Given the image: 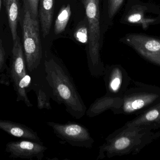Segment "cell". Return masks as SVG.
<instances>
[{"instance_id": "cell-1", "label": "cell", "mask_w": 160, "mask_h": 160, "mask_svg": "<svg viewBox=\"0 0 160 160\" xmlns=\"http://www.w3.org/2000/svg\"><path fill=\"white\" fill-rule=\"evenodd\" d=\"M44 66V85L51 98L60 105L63 104L71 116L81 119L87 108L67 68L53 57L45 59Z\"/></svg>"}, {"instance_id": "cell-2", "label": "cell", "mask_w": 160, "mask_h": 160, "mask_svg": "<svg viewBox=\"0 0 160 160\" xmlns=\"http://www.w3.org/2000/svg\"><path fill=\"white\" fill-rule=\"evenodd\" d=\"M160 137V131L125 124L106 137L99 148L97 160L136 155Z\"/></svg>"}, {"instance_id": "cell-3", "label": "cell", "mask_w": 160, "mask_h": 160, "mask_svg": "<svg viewBox=\"0 0 160 160\" xmlns=\"http://www.w3.org/2000/svg\"><path fill=\"white\" fill-rule=\"evenodd\" d=\"M122 96L118 114L138 116L160 101V87L136 81Z\"/></svg>"}, {"instance_id": "cell-4", "label": "cell", "mask_w": 160, "mask_h": 160, "mask_svg": "<svg viewBox=\"0 0 160 160\" xmlns=\"http://www.w3.org/2000/svg\"><path fill=\"white\" fill-rule=\"evenodd\" d=\"M88 22V68L91 76L99 78L103 75L104 67L100 54L99 0H82Z\"/></svg>"}, {"instance_id": "cell-5", "label": "cell", "mask_w": 160, "mask_h": 160, "mask_svg": "<svg viewBox=\"0 0 160 160\" xmlns=\"http://www.w3.org/2000/svg\"><path fill=\"white\" fill-rule=\"evenodd\" d=\"M22 20L23 49L26 67L32 72L39 66L42 59V49L40 40L38 18H34L26 6L23 5Z\"/></svg>"}, {"instance_id": "cell-6", "label": "cell", "mask_w": 160, "mask_h": 160, "mask_svg": "<svg viewBox=\"0 0 160 160\" xmlns=\"http://www.w3.org/2000/svg\"><path fill=\"white\" fill-rule=\"evenodd\" d=\"M59 139L76 147L90 149L95 142L88 130L82 124L75 122L60 124L47 122Z\"/></svg>"}, {"instance_id": "cell-7", "label": "cell", "mask_w": 160, "mask_h": 160, "mask_svg": "<svg viewBox=\"0 0 160 160\" xmlns=\"http://www.w3.org/2000/svg\"><path fill=\"white\" fill-rule=\"evenodd\" d=\"M106 93L113 97H122L132 81L126 70L119 65L104 67L103 73Z\"/></svg>"}, {"instance_id": "cell-8", "label": "cell", "mask_w": 160, "mask_h": 160, "mask_svg": "<svg viewBox=\"0 0 160 160\" xmlns=\"http://www.w3.org/2000/svg\"><path fill=\"white\" fill-rule=\"evenodd\" d=\"M125 41L146 60L160 66V40L140 34H130Z\"/></svg>"}, {"instance_id": "cell-9", "label": "cell", "mask_w": 160, "mask_h": 160, "mask_svg": "<svg viewBox=\"0 0 160 160\" xmlns=\"http://www.w3.org/2000/svg\"><path fill=\"white\" fill-rule=\"evenodd\" d=\"M48 148L42 142L34 141L11 142L7 144L5 150L13 158L33 159L41 160Z\"/></svg>"}, {"instance_id": "cell-10", "label": "cell", "mask_w": 160, "mask_h": 160, "mask_svg": "<svg viewBox=\"0 0 160 160\" xmlns=\"http://www.w3.org/2000/svg\"><path fill=\"white\" fill-rule=\"evenodd\" d=\"M26 68V61L23 47L20 39L18 36L17 39L13 41L10 66V75L14 88L17 87L21 80L27 74Z\"/></svg>"}, {"instance_id": "cell-11", "label": "cell", "mask_w": 160, "mask_h": 160, "mask_svg": "<svg viewBox=\"0 0 160 160\" xmlns=\"http://www.w3.org/2000/svg\"><path fill=\"white\" fill-rule=\"evenodd\" d=\"M125 124L151 131L160 129V101Z\"/></svg>"}, {"instance_id": "cell-12", "label": "cell", "mask_w": 160, "mask_h": 160, "mask_svg": "<svg viewBox=\"0 0 160 160\" xmlns=\"http://www.w3.org/2000/svg\"><path fill=\"white\" fill-rule=\"evenodd\" d=\"M122 104V98L113 97L105 95L96 99L87 110L86 114L88 117H93L111 110L114 114H118Z\"/></svg>"}, {"instance_id": "cell-13", "label": "cell", "mask_w": 160, "mask_h": 160, "mask_svg": "<svg viewBox=\"0 0 160 160\" xmlns=\"http://www.w3.org/2000/svg\"><path fill=\"white\" fill-rule=\"evenodd\" d=\"M0 130L17 138L42 142L36 132L27 126L19 123L0 120Z\"/></svg>"}, {"instance_id": "cell-14", "label": "cell", "mask_w": 160, "mask_h": 160, "mask_svg": "<svg viewBox=\"0 0 160 160\" xmlns=\"http://www.w3.org/2000/svg\"><path fill=\"white\" fill-rule=\"evenodd\" d=\"M13 41L18 37V23L20 19V0H3Z\"/></svg>"}, {"instance_id": "cell-15", "label": "cell", "mask_w": 160, "mask_h": 160, "mask_svg": "<svg viewBox=\"0 0 160 160\" xmlns=\"http://www.w3.org/2000/svg\"><path fill=\"white\" fill-rule=\"evenodd\" d=\"M38 16L43 36L46 37L49 34L54 11V0H39Z\"/></svg>"}, {"instance_id": "cell-16", "label": "cell", "mask_w": 160, "mask_h": 160, "mask_svg": "<svg viewBox=\"0 0 160 160\" xmlns=\"http://www.w3.org/2000/svg\"><path fill=\"white\" fill-rule=\"evenodd\" d=\"M71 15V8L69 4L61 8L54 24V32L56 34H59L64 31Z\"/></svg>"}, {"instance_id": "cell-17", "label": "cell", "mask_w": 160, "mask_h": 160, "mask_svg": "<svg viewBox=\"0 0 160 160\" xmlns=\"http://www.w3.org/2000/svg\"><path fill=\"white\" fill-rule=\"evenodd\" d=\"M31 82V77L28 74H26L21 80L17 87L15 88V91L18 94L17 101H24L26 106L28 107H32V104L28 99L26 92V88L29 86Z\"/></svg>"}, {"instance_id": "cell-18", "label": "cell", "mask_w": 160, "mask_h": 160, "mask_svg": "<svg viewBox=\"0 0 160 160\" xmlns=\"http://www.w3.org/2000/svg\"><path fill=\"white\" fill-rule=\"evenodd\" d=\"M38 99V107L40 110L46 109L51 110L50 96L46 89L45 85H42L38 88L37 91Z\"/></svg>"}, {"instance_id": "cell-19", "label": "cell", "mask_w": 160, "mask_h": 160, "mask_svg": "<svg viewBox=\"0 0 160 160\" xmlns=\"http://www.w3.org/2000/svg\"><path fill=\"white\" fill-rule=\"evenodd\" d=\"M76 40L82 44H86L89 41L88 30L85 26H81L77 29L74 34Z\"/></svg>"}, {"instance_id": "cell-20", "label": "cell", "mask_w": 160, "mask_h": 160, "mask_svg": "<svg viewBox=\"0 0 160 160\" xmlns=\"http://www.w3.org/2000/svg\"><path fill=\"white\" fill-rule=\"evenodd\" d=\"M39 0H23V5L28 7L34 18H38Z\"/></svg>"}, {"instance_id": "cell-21", "label": "cell", "mask_w": 160, "mask_h": 160, "mask_svg": "<svg viewBox=\"0 0 160 160\" xmlns=\"http://www.w3.org/2000/svg\"><path fill=\"white\" fill-rule=\"evenodd\" d=\"M124 0H109L108 1V15L112 18L120 8Z\"/></svg>"}, {"instance_id": "cell-22", "label": "cell", "mask_w": 160, "mask_h": 160, "mask_svg": "<svg viewBox=\"0 0 160 160\" xmlns=\"http://www.w3.org/2000/svg\"><path fill=\"white\" fill-rule=\"evenodd\" d=\"M5 65V52L0 39V71L3 70Z\"/></svg>"}, {"instance_id": "cell-23", "label": "cell", "mask_w": 160, "mask_h": 160, "mask_svg": "<svg viewBox=\"0 0 160 160\" xmlns=\"http://www.w3.org/2000/svg\"><path fill=\"white\" fill-rule=\"evenodd\" d=\"M1 0H0V11H1Z\"/></svg>"}]
</instances>
